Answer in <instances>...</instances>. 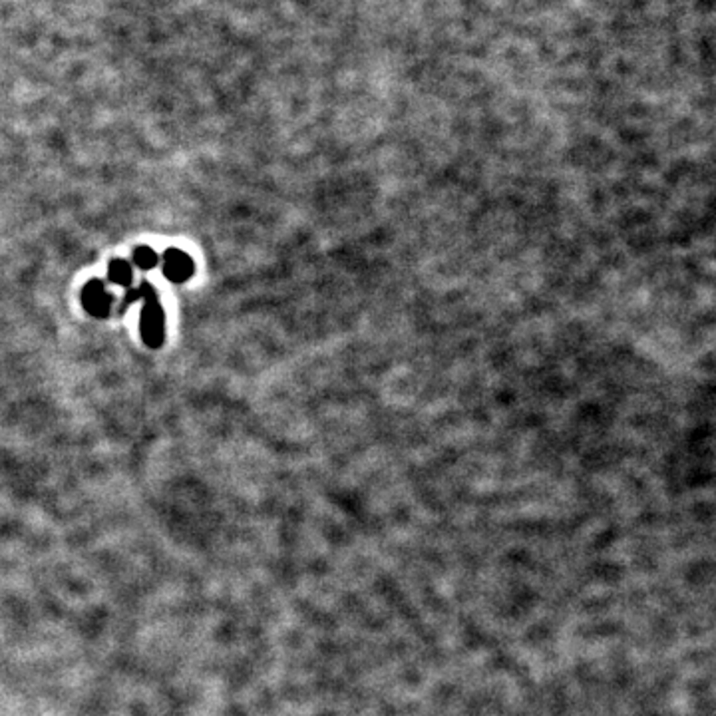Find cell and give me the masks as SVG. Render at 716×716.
I'll return each instance as SVG.
<instances>
[{
  "mask_svg": "<svg viewBox=\"0 0 716 716\" xmlns=\"http://www.w3.org/2000/svg\"><path fill=\"white\" fill-rule=\"evenodd\" d=\"M133 263H136L140 269L149 271L158 265L159 257H158V253L153 251L151 247H148V245H141V247H138V249L133 251Z\"/></svg>",
  "mask_w": 716,
  "mask_h": 716,
  "instance_id": "5",
  "label": "cell"
},
{
  "mask_svg": "<svg viewBox=\"0 0 716 716\" xmlns=\"http://www.w3.org/2000/svg\"><path fill=\"white\" fill-rule=\"evenodd\" d=\"M114 297L108 293V288L100 279L88 281L82 288V305H84L88 315L96 318H106L112 311Z\"/></svg>",
  "mask_w": 716,
  "mask_h": 716,
  "instance_id": "2",
  "label": "cell"
},
{
  "mask_svg": "<svg viewBox=\"0 0 716 716\" xmlns=\"http://www.w3.org/2000/svg\"><path fill=\"white\" fill-rule=\"evenodd\" d=\"M138 298H141V303H143L140 321L141 341L148 344L149 348H159L166 341V313H163V307L159 303L158 291L153 288L151 283L143 281L140 287L131 288L126 293L123 303H121V311L131 303H136Z\"/></svg>",
  "mask_w": 716,
  "mask_h": 716,
  "instance_id": "1",
  "label": "cell"
},
{
  "mask_svg": "<svg viewBox=\"0 0 716 716\" xmlns=\"http://www.w3.org/2000/svg\"><path fill=\"white\" fill-rule=\"evenodd\" d=\"M196 263L181 249H168L163 253V275L171 283H186L193 277Z\"/></svg>",
  "mask_w": 716,
  "mask_h": 716,
  "instance_id": "3",
  "label": "cell"
},
{
  "mask_svg": "<svg viewBox=\"0 0 716 716\" xmlns=\"http://www.w3.org/2000/svg\"><path fill=\"white\" fill-rule=\"evenodd\" d=\"M131 265L128 261L123 259H114L108 267V279L116 283V285H121V287L130 288L131 283Z\"/></svg>",
  "mask_w": 716,
  "mask_h": 716,
  "instance_id": "4",
  "label": "cell"
}]
</instances>
